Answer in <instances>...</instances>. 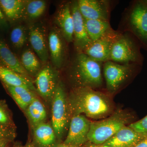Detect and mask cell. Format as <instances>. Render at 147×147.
Here are the masks:
<instances>
[{"label": "cell", "mask_w": 147, "mask_h": 147, "mask_svg": "<svg viewBox=\"0 0 147 147\" xmlns=\"http://www.w3.org/2000/svg\"><path fill=\"white\" fill-rule=\"evenodd\" d=\"M68 100V109L73 115L84 114L90 118L100 119L112 110L108 96L91 88H73Z\"/></svg>", "instance_id": "obj_1"}, {"label": "cell", "mask_w": 147, "mask_h": 147, "mask_svg": "<svg viewBox=\"0 0 147 147\" xmlns=\"http://www.w3.org/2000/svg\"><path fill=\"white\" fill-rule=\"evenodd\" d=\"M103 63L97 61L84 53H76L69 64V76L74 88L87 87L96 89L103 84Z\"/></svg>", "instance_id": "obj_2"}, {"label": "cell", "mask_w": 147, "mask_h": 147, "mask_svg": "<svg viewBox=\"0 0 147 147\" xmlns=\"http://www.w3.org/2000/svg\"><path fill=\"white\" fill-rule=\"evenodd\" d=\"M121 28L120 32L131 34L147 50V4L144 0L135 1L127 9Z\"/></svg>", "instance_id": "obj_3"}, {"label": "cell", "mask_w": 147, "mask_h": 147, "mask_svg": "<svg viewBox=\"0 0 147 147\" xmlns=\"http://www.w3.org/2000/svg\"><path fill=\"white\" fill-rule=\"evenodd\" d=\"M130 119L127 113L120 111L103 120L91 122L88 141L94 144H102L126 126Z\"/></svg>", "instance_id": "obj_4"}, {"label": "cell", "mask_w": 147, "mask_h": 147, "mask_svg": "<svg viewBox=\"0 0 147 147\" xmlns=\"http://www.w3.org/2000/svg\"><path fill=\"white\" fill-rule=\"evenodd\" d=\"M140 45L131 34L128 32H122L113 45L108 61L121 64L135 63L141 65L143 59Z\"/></svg>", "instance_id": "obj_5"}, {"label": "cell", "mask_w": 147, "mask_h": 147, "mask_svg": "<svg viewBox=\"0 0 147 147\" xmlns=\"http://www.w3.org/2000/svg\"><path fill=\"white\" fill-rule=\"evenodd\" d=\"M139 65L135 63H117L110 61L103 63L102 71L108 92L114 94L120 89L132 77Z\"/></svg>", "instance_id": "obj_6"}, {"label": "cell", "mask_w": 147, "mask_h": 147, "mask_svg": "<svg viewBox=\"0 0 147 147\" xmlns=\"http://www.w3.org/2000/svg\"><path fill=\"white\" fill-rule=\"evenodd\" d=\"M65 90L59 82L53 98L52 126L58 140H60L66 130L69 120V109Z\"/></svg>", "instance_id": "obj_7"}, {"label": "cell", "mask_w": 147, "mask_h": 147, "mask_svg": "<svg viewBox=\"0 0 147 147\" xmlns=\"http://www.w3.org/2000/svg\"><path fill=\"white\" fill-rule=\"evenodd\" d=\"M59 82V72L52 64L48 62L36 76L35 80L36 91L46 100L54 97Z\"/></svg>", "instance_id": "obj_8"}, {"label": "cell", "mask_w": 147, "mask_h": 147, "mask_svg": "<svg viewBox=\"0 0 147 147\" xmlns=\"http://www.w3.org/2000/svg\"><path fill=\"white\" fill-rule=\"evenodd\" d=\"M122 32L111 28L87 47L84 52L93 59L104 63L108 61L110 53Z\"/></svg>", "instance_id": "obj_9"}, {"label": "cell", "mask_w": 147, "mask_h": 147, "mask_svg": "<svg viewBox=\"0 0 147 147\" xmlns=\"http://www.w3.org/2000/svg\"><path fill=\"white\" fill-rule=\"evenodd\" d=\"M47 41L51 64L57 69L61 68L67 62L68 43L56 27L50 30Z\"/></svg>", "instance_id": "obj_10"}, {"label": "cell", "mask_w": 147, "mask_h": 147, "mask_svg": "<svg viewBox=\"0 0 147 147\" xmlns=\"http://www.w3.org/2000/svg\"><path fill=\"white\" fill-rule=\"evenodd\" d=\"M28 41L32 50L43 65L50 58L46 27L42 23H32L28 28Z\"/></svg>", "instance_id": "obj_11"}, {"label": "cell", "mask_w": 147, "mask_h": 147, "mask_svg": "<svg viewBox=\"0 0 147 147\" xmlns=\"http://www.w3.org/2000/svg\"><path fill=\"white\" fill-rule=\"evenodd\" d=\"M90 124V121L84 115H74L70 121L68 134L63 143L82 147L88 141Z\"/></svg>", "instance_id": "obj_12"}, {"label": "cell", "mask_w": 147, "mask_h": 147, "mask_svg": "<svg viewBox=\"0 0 147 147\" xmlns=\"http://www.w3.org/2000/svg\"><path fill=\"white\" fill-rule=\"evenodd\" d=\"M70 9L73 21V41L76 53H84L92 41L88 36L84 18L79 11L77 1L70 2Z\"/></svg>", "instance_id": "obj_13"}, {"label": "cell", "mask_w": 147, "mask_h": 147, "mask_svg": "<svg viewBox=\"0 0 147 147\" xmlns=\"http://www.w3.org/2000/svg\"><path fill=\"white\" fill-rule=\"evenodd\" d=\"M78 8L85 19H97L109 21L110 5L105 0H79Z\"/></svg>", "instance_id": "obj_14"}, {"label": "cell", "mask_w": 147, "mask_h": 147, "mask_svg": "<svg viewBox=\"0 0 147 147\" xmlns=\"http://www.w3.org/2000/svg\"><path fill=\"white\" fill-rule=\"evenodd\" d=\"M55 22L58 29L67 43L73 42V21L70 9V2H65L58 8Z\"/></svg>", "instance_id": "obj_15"}, {"label": "cell", "mask_w": 147, "mask_h": 147, "mask_svg": "<svg viewBox=\"0 0 147 147\" xmlns=\"http://www.w3.org/2000/svg\"><path fill=\"white\" fill-rule=\"evenodd\" d=\"M146 137L126 125L102 144L110 147H134Z\"/></svg>", "instance_id": "obj_16"}, {"label": "cell", "mask_w": 147, "mask_h": 147, "mask_svg": "<svg viewBox=\"0 0 147 147\" xmlns=\"http://www.w3.org/2000/svg\"><path fill=\"white\" fill-rule=\"evenodd\" d=\"M33 128L35 147H55L58 144L57 138L50 124L42 123Z\"/></svg>", "instance_id": "obj_17"}, {"label": "cell", "mask_w": 147, "mask_h": 147, "mask_svg": "<svg viewBox=\"0 0 147 147\" xmlns=\"http://www.w3.org/2000/svg\"><path fill=\"white\" fill-rule=\"evenodd\" d=\"M0 80L3 84L14 87H22L36 91L31 79L17 73L0 64Z\"/></svg>", "instance_id": "obj_18"}, {"label": "cell", "mask_w": 147, "mask_h": 147, "mask_svg": "<svg viewBox=\"0 0 147 147\" xmlns=\"http://www.w3.org/2000/svg\"><path fill=\"white\" fill-rule=\"evenodd\" d=\"M0 64L13 71L30 78L21 65L20 59L11 51L6 42L0 38Z\"/></svg>", "instance_id": "obj_19"}, {"label": "cell", "mask_w": 147, "mask_h": 147, "mask_svg": "<svg viewBox=\"0 0 147 147\" xmlns=\"http://www.w3.org/2000/svg\"><path fill=\"white\" fill-rule=\"evenodd\" d=\"M26 1L0 0V7L7 18L11 22L23 19Z\"/></svg>", "instance_id": "obj_20"}, {"label": "cell", "mask_w": 147, "mask_h": 147, "mask_svg": "<svg viewBox=\"0 0 147 147\" xmlns=\"http://www.w3.org/2000/svg\"><path fill=\"white\" fill-rule=\"evenodd\" d=\"M6 89L13 98L16 104L25 110L36 97L35 92L22 87H14L4 84Z\"/></svg>", "instance_id": "obj_21"}, {"label": "cell", "mask_w": 147, "mask_h": 147, "mask_svg": "<svg viewBox=\"0 0 147 147\" xmlns=\"http://www.w3.org/2000/svg\"><path fill=\"white\" fill-rule=\"evenodd\" d=\"M19 59L30 76H36L43 65L33 50L28 47L24 49Z\"/></svg>", "instance_id": "obj_22"}, {"label": "cell", "mask_w": 147, "mask_h": 147, "mask_svg": "<svg viewBox=\"0 0 147 147\" xmlns=\"http://www.w3.org/2000/svg\"><path fill=\"white\" fill-rule=\"evenodd\" d=\"M47 6V2L42 0L26 1L22 20L32 24L45 14Z\"/></svg>", "instance_id": "obj_23"}, {"label": "cell", "mask_w": 147, "mask_h": 147, "mask_svg": "<svg viewBox=\"0 0 147 147\" xmlns=\"http://www.w3.org/2000/svg\"><path fill=\"white\" fill-rule=\"evenodd\" d=\"M84 23L87 34L92 42L99 39L106 32L112 28L109 21L84 19Z\"/></svg>", "instance_id": "obj_24"}, {"label": "cell", "mask_w": 147, "mask_h": 147, "mask_svg": "<svg viewBox=\"0 0 147 147\" xmlns=\"http://www.w3.org/2000/svg\"><path fill=\"white\" fill-rule=\"evenodd\" d=\"M25 111L33 127L45 122L47 118V112L45 106L36 96L30 103Z\"/></svg>", "instance_id": "obj_25"}, {"label": "cell", "mask_w": 147, "mask_h": 147, "mask_svg": "<svg viewBox=\"0 0 147 147\" xmlns=\"http://www.w3.org/2000/svg\"><path fill=\"white\" fill-rule=\"evenodd\" d=\"M10 40L14 48L21 49L28 41V28L23 25H18L14 27L11 31Z\"/></svg>", "instance_id": "obj_26"}, {"label": "cell", "mask_w": 147, "mask_h": 147, "mask_svg": "<svg viewBox=\"0 0 147 147\" xmlns=\"http://www.w3.org/2000/svg\"><path fill=\"white\" fill-rule=\"evenodd\" d=\"M139 134L147 137V115L144 118L128 125Z\"/></svg>", "instance_id": "obj_27"}, {"label": "cell", "mask_w": 147, "mask_h": 147, "mask_svg": "<svg viewBox=\"0 0 147 147\" xmlns=\"http://www.w3.org/2000/svg\"><path fill=\"white\" fill-rule=\"evenodd\" d=\"M15 137L13 130L10 129L7 125L0 124V141L4 139L12 140Z\"/></svg>", "instance_id": "obj_28"}, {"label": "cell", "mask_w": 147, "mask_h": 147, "mask_svg": "<svg viewBox=\"0 0 147 147\" xmlns=\"http://www.w3.org/2000/svg\"><path fill=\"white\" fill-rule=\"evenodd\" d=\"M9 122V119L7 113L0 106V124L7 125Z\"/></svg>", "instance_id": "obj_29"}, {"label": "cell", "mask_w": 147, "mask_h": 147, "mask_svg": "<svg viewBox=\"0 0 147 147\" xmlns=\"http://www.w3.org/2000/svg\"><path fill=\"white\" fill-rule=\"evenodd\" d=\"M134 147H147V137L140 141Z\"/></svg>", "instance_id": "obj_30"}, {"label": "cell", "mask_w": 147, "mask_h": 147, "mask_svg": "<svg viewBox=\"0 0 147 147\" xmlns=\"http://www.w3.org/2000/svg\"><path fill=\"white\" fill-rule=\"evenodd\" d=\"M11 140L9 139H4L0 141V147H7Z\"/></svg>", "instance_id": "obj_31"}, {"label": "cell", "mask_w": 147, "mask_h": 147, "mask_svg": "<svg viewBox=\"0 0 147 147\" xmlns=\"http://www.w3.org/2000/svg\"><path fill=\"white\" fill-rule=\"evenodd\" d=\"M5 16L0 7V24L3 25L5 23Z\"/></svg>", "instance_id": "obj_32"}, {"label": "cell", "mask_w": 147, "mask_h": 147, "mask_svg": "<svg viewBox=\"0 0 147 147\" xmlns=\"http://www.w3.org/2000/svg\"><path fill=\"white\" fill-rule=\"evenodd\" d=\"M13 147H35L34 145L32 143H27L26 145H22L19 144H15Z\"/></svg>", "instance_id": "obj_33"}, {"label": "cell", "mask_w": 147, "mask_h": 147, "mask_svg": "<svg viewBox=\"0 0 147 147\" xmlns=\"http://www.w3.org/2000/svg\"><path fill=\"white\" fill-rule=\"evenodd\" d=\"M55 147H82L79 146H71V145L66 144L64 143L63 144H58L56 145Z\"/></svg>", "instance_id": "obj_34"}, {"label": "cell", "mask_w": 147, "mask_h": 147, "mask_svg": "<svg viewBox=\"0 0 147 147\" xmlns=\"http://www.w3.org/2000/svg\"><path fill=\"white\" fill-rule=\"evenodd\" d=\"M87 147H110L108 146H105L103 144L101 145H96L94 144H92L88 146Z\"/></svg>", "instance_id": "obj_35"}, {"label": "cell", "mask_w": 147, "mask_h": 147, "mask_svg": "<svg viewBox=\"0 0 147 147\" xmlns=\"http://www.w3.org/2000/svg\"><path fill=\"white\" fill-rule=\"evenodd\" d=\"M144 1L147 4V0H144Z\"/></svg>", "instance_id": "obj_36"}]
</instances>
